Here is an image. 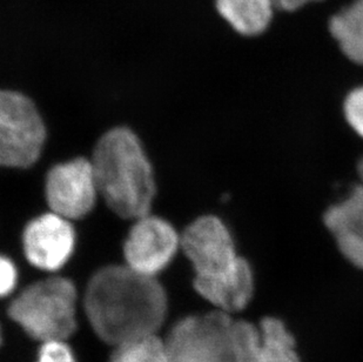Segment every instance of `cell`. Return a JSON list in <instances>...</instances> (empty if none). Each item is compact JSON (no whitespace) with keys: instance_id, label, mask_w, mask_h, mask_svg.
Segmentation results:
<instances>
[{"instance_id":"52a82bcc","label":"cell","mask_w":363,"mask_h":362,"mask_svg":"<svg viewBox=\"0 0 363 362\" xmlns=\"http://www.w3.org/2000/svg\"><path fill=\"white\" fill-rule=\"evenodd\" d=\"M45 197L50 211L58 216L71 221L87 216L99 197L91 159L76 158L50 168Z\"/></svg>"},{"instance_id":"ffe728a7","label":"cell","mask_w":363,"mask_h":362,"mask_svg":"<svg viewBox=\"0 0 363 362\" xmlns=\"http://www.w3.org/2000/svg\"><path fill=\"white\" fill-rule=\"evenodd\" d=\"M0 342H1V334H0Z\"/></svg>"},{"instance_id":"5b68a950","label":"cell","mask_w":363,"mask_h":362,"mask_svg":"<svg viewBox=\"0 0 363 362\" xmlns=\"http://www.w3.org/2000/svg\"><path fill=\"white\" fill-rule=\"evenodd\" d=\"M164 342L174 362H239L237 320L218 309L179 320Z\"/></svg>"},{"instance_id":"2e32d148","label":"cell","mask_w":363,"mask_h":362,"mask_svg":"<svg viewBox=\"0 0 363 362\" xmlns=\"http://www.w3.org/2000/svg\"><path fill=\"white\" fill-rule=\"evenodd\" d=\"M37 362H76V358L65 340H50L43 342Z\"/></svg>"},{"instance_id":"8992f818","label":"cell","mask_w":363,"mask_h":362,"mask_svg":"<svg viewBox=\"0 0 363 362\" xmlns=\"http://www.w3.org/2000/svg\"><path fill=\"white\" fill-rule=\"evenodd\" d=\"M46 126L28 96L0 89V168H28L39 160Z\"/></svg>"},{"instance_id":"30bf717a","label":"cell","mask_w":363,"mask_h":362,"mask_svg":"<svg viewBox=\"0 0 363 362\" xmlns=\"http://www.w3.org/2000/svg\"><path fill=\"white\" fill-rule=\"evenodd\" d=\"M323 222L340 253L363 270V184L354 185L346 198L329 206Z\"/></svg>"},{"instance_id":"8fae6325","label":"cell","mask_w":363,"mask_h":362,"mask_svg":"<svg viewBox=\"0 0 363 362\" xmlns=\"http://www.w3.org/2000/svg\"><path fill=\"white\" fill-rule=\"evenodd\" d=\"M216 6L230 28L245 37L262 35L277 10L272 0H216Z\"/></svg>"},{"instance_id":"e0dca14e","label":"cell","mask_w":363,"mask_h":362,"mask_svg":"<svg viewBox=\"0 0 363 362\" xmlns=\"http://www.w3.org/2000/svg\"><path fill=\"white\" fill-rule=\"evenodd\" d=\"M17 268L12 260L0 254V297H7L17 286Z\"/></svg>"},{"instance_id":"3957f363","label":"cell","mask_w":363,"mask_h":362,"mask_svg":"<svg viewBox=\"0 0 363 362\" xmlns=\"http://www.w3.org/2000/svg\"><path fill=\"white\" fill-rule=\"evenodd\" d=\"M76 305L72 281L48 278L23 290L12 301L9 314L35 340H65L76 331Z\"/></svg>"},{"instance_id":"ac0fdd59","label":"cell","mask_w":363,"mask_h":362,"mask_svg":"<svg viewBox=\"0 0 363 362\" xmlns=\"http://www.w3.org/2000/svg\"><path fill=\"white\" fill-rule=\"evenodd\" d=\"M277 10L286 11V12H294V11L301 9L307 4L313 1H320V0H272Z\"/></svg>"},{"instance_id":"9c48e42d","label":"cell","mask_w":363,"mask_h":362,"mask_svg":"<svg viewBox=\"0 0 363 362\" xmlns=\"http://www.w3.org/2000/svg\"><path fill=\"white\" fill-rule=\"evenodd\" d=\"M76 246L71 220L50 212L28 222L23 233V248L31 265L55 272L64 267Z\"/></svg>"},{"instance_id":"277c9868","label":"cell","mask_w":363,"mask_h":362,"mask_svg":"<svg viewBox=\"0 0 363 362\" xmlns=\"http://www.w3.org/2000/svg\"><path fill=\"white\" fill-rule=\"evenodd\" d=\"M180 248L192 263L193 285L219 284L250 266L239 256L226 224L216 216L196 219L180 236Z\"/></svg>"},{"instance_id":"5bb4252c","label":"cell","mask_w":363,"mask_h":362,"mask_svg":"<svg viewBox=\"0 0 363 362\" xmlns=\"http://www.w3.org/2000/svg\"><path fill=\"white\" fill-rule=\"evenodd\" d=\"M110 362H174L168 352L167 345L158 335L135 339L116 346Z\"/></svg>"},{"instance_id":"7a4b0ae2","label":"cell","mask_w":363,"mask_h":362,"mask_svg":"<svg viewBox=\"0 0 363 362\" xmlns=\"http://www.w3.org/2000/svg\"><path fill=\"white\" fill-rule=\"evenodd\" d=\"M91 163L99 195L118 216L135 220L151 213L155 172L133 131L121 126L107 131L96 141Z\"/></svg>"},{"instance_id":"d6986e66","label":"cell","mask_w":363,"mask_h":362,"mask_svg":"<svg viewBox=\"0 0 363 362\" xmlns=\"http://www.w3.org/2000/svg\"><path fill=\"white\" fill-rule=\"evenodd\" d=\"M357 172H359V175H360L361 180H362L363 184V157L361 158L359 163H357Z\"/></svg>"},{"instance_id":"4fadbf2b","label":"cell","mask_w":363,"mask_h":362,"mask_svg":"<svg viewBox=\"0 0 363 362\" xmlns=\"http://www.w3.org/2000/svg\"><path fill=\"white\" fill-rule=\"evenodd\" d=\"M329 32L343 55L363 66V0H354L334 14L329 21Z\"/></svg>"},{"instance_id":"7c38bea8","label":"cell","mask_w":363,"mask_h":362,"mask_svg":"<svg viewBox=\"0 0 363 362\" xmlns=\"http://www.w3.org/2000/svg\"><path fill=\"white\" fill-rule=\"evenodd\" d=\"M257 327L259 339L248 362H301L295 338L281 319L264 317Z\"/></svg>"},{"instance_id":"9a60e30c","label":"cell","mask_w":363,"mask_h":362,"mask_svg":"<svg viewBox=\"0 0 363 362\" xmlns=\"http://www.w3.org/2000/svg\"><path fill=\"white\" fill-rule=\"evenodd\" d=\"M343 114L355 133L363 138V86L352 89L343 102Z\"/></svg>"},{"instance_id":"6da1fadb","label":"cell","mask_w":363,"mask_h":362,"mask_svg":"<svg viewBox=\"0 0 363 362\" xmlns=\"http://www.w3.org/2000/svg\"><path fill=\"white\" fill-rule=\"evenodd\" d=\"M85 309L93 331L116 347L157 334L167 313V295L155 277L111 265L91 278Z\"/></svg>"},{"instance_id":"ba28073f","label":"cell","mask_w":363,"mask_h":362,"mask_svg":"<svg viewBox=\"0 0 363 362\" xmlns=\"http://www.w3.org/2000/svg\"><path fill=\"white\" fill-rule=\"evenodd\" d=\"M180 248V234L160 216L148 213L134 220L123 243L127 266L155 277L172 263Z\"/></svg>"}]
</instances>
